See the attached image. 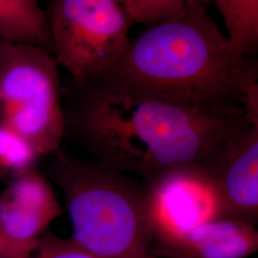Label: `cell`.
Segmentation results:
<instances>
[{
  "instance_id": "cell-17",
  "label": "cell",
  "mask_w": 258,
  "mask_h": 258,
  "mask_svg": "<svg viewBox=\"0 0 258 258\" xmlns=\"http://www.w3.org/2000/svg\"><path fill=\"white\" fill-rule=\"evenodd\" d=\"M118 1H120V0H118Z\"/></svg>"
},
{
  "instance_id": "cell-15",
  "label": "cell",
  "mask_w": 258,
  "mask_h": 258,
  "mask_svg": "<svg viewBox=\"0 0 258 258\" xmlns=\"http://www.w3.org/2000/svg\"><path fill=\"white\" fill-rule=\"evenodd\" d=\"M37 245L15 241L0 227V258H31Z\"/></svg>"
},
{
  "instance_id": "cell-12",
  "label": "cell",
  "mask_w": 258,
  "mask_h": 258,
  "mask_svg": "<svg viewBox=\"0 0 258 258\" xmlns=\"http://www.w3.org/2000/svg\"><path fill=\"white\" fill-rule=\"evenodd\" d=\"M39 155L26 139L0 124V176L16 177L33 169Z\"/></svg>"
},
{
  "instance_id": "cell-7",
  "label": "cell",
  "mask_w": 258,
  "mask_h": 258,
  "mask_svg": "<svg viewBox=\"0 0 258 258\" xmlns=\"http://www.w3.org/2000/svg\"><path fill=\"white\" fill-rule=\"evenodd\" d=\"M153 257L246 258L258 249V231L247 222L213 218L183 231H155Z\"/></svg>"
},
{
  "instance_id": "cell-9",
  "label": "cell",
  "mask_w": 258,
  "mask_h": 258,
  "mask_svg": "<svg viewBox=\"0 0 258 258\" xmlns=\"http://www.w3.org/2000/svg\"><path fill=\"white\" fill-rule=\"evenodd\" d=\"M151 187L155 231H183L213 218L212 191L197 176H171Z\"/></svg>"
},
{
  "instance_id": "cell-3",
  "label": "cell",
  "mask_w": 258,
  "mask_h": 258,
  "mask_svg": "<svg viewBox=\"0 0 258 258\" xmlns=\"http://www.w3.org/2000/svg\"><path fill=\"white\" fill-rule=\"evenodd\" d=\"M50 156L48 177L64 197L71 239L102 258H154L156 210L150 184L61 149Z\"/></svg>"
},
{
  "instance_id": "cell-1",
  "label": "cell",
  "mask_w": 258,
  "mask_h": 258,
  "mask_svg": "<svg viewBox=\"0 0 258 258\" xmlns=\"http://www.w3.org/2000/svg\"><path fill=\"white\" fill-rule=\"evenodd\" d=\"M64 136L96 160L150 185L200 172L222 142L252 120L239 105L201 109L72 82Z\"/></svg>"
},
{
  "instance_id": "cell-11",
  "label": "cell",
  "mask_w": 258,
  "mask_h": 258,
  "mask_svg": "<svg viewBox=\"0 0 258 258\" xmlns=\"http://www.w3.org/2000/svg\"><path fill=\"white\" fill-rule=\"evenodd\" d=\"M233 54L245 59L258 45V0H213Z\"/></svg>"
},
{
  "instance_id": "cell-2",
  "label": "cell",
  "mask_w": 258,
  "mask_h": 258,
  "mask_svg": "<svg viewBox=\"0 0 258 258\" xmlns=\"http://www.w3.org/2000/svg\"><path fill=\"white\" fill-rule=\"evenodd\" d=\"M207 4L186 0L175 16L130 39L117 60L91 81L117 92L186 107H243L251 61L233 54Z\"/></svg>"
},
{
  "instance_id": "cell-13",
  "label": "cell",
  "mask_w": 258,
  "mask_h": 258,
  "mask_svg": "<svg viewBox=\"0 0 258 258\" xmlns=\"http://www.w3.org/2000/svg\"><path fill=\"white\" fill-rule=\"evenodd\" d=\"M186 0H120L130 21L152 25L169 19L184 8Z\"/></svg>"
},
{
  "instance_id": "cell-8",
  "label": "cell",
  "mask_w": 258,
  "mask_h": 258,
  "mask_svg": "<svg viewBox=\"0 0 258 258\" xmlns=\"http://www.w3.org/2000/svg\"><path fill=\"white\" fill-rule=\"evenodd\" d=\"M62 213L50 182L35 168L12 178L0 194V227L20 243L37 244Z\"/></svg>"
},
{
  "instance_id": "cell-16",
  "label": "cell",
  "mask_w": 258,
  "mask_h": 258,
  "mask_svg": "<svg viewBox=\"0 0 258 258\" xmlns=\"http://www.w3.org/2000/svg\"><path fill=\"white\" fill-rule=\"evenodd\" d=\"M205 1H206V2H209V1H210V0H205Z\"/></svg>"
},
{
  "instance_id": "cell-5",
  "label": "cell",
  "mask_w": 258,
  "mask_h": 258,
  "mask_svg": "<svg viewBox=\"0 0 258 258\" xmlns=\"http://www.w3.org/2000/svg\"><path fill=\"white\" fill-rule=\"evenodd\" d=\"M51 54L72 82L97 79L130 41L132 22L118 0H51Z\"/></svg>"
},
{
  "instance_id": "cell-14",
  "label": "cell",
  "mask_w": 258,
  "mask_h": 258,
  "mask_svg": "<svg viewBox=\"0 0 258 258\" xmlns=\"http://www.w3.org/2000/svg\"><path fill=\"white\" fill-rule=\"evenodd\" d=\"M31 258H102L71 239H61L53 234L42 235Z\"/></svg>"
},
{
  "instance_id": "cell-4",
  "label": "cell",
  "mask_w": 258,
  "mask_h": 258,
  "mask_svg": "<svg viewBox=\"0 0 258 258\" xmlns=\"http://www.w3.org/2000/svg\"><path fill=\"white\" fill-rule=\"evenodd\" d=\"M58 68L45 48L0 39V124L26 139L40 157L60 150L64 137Z\"/></svg>"
},
{
  "instance_id": "cell-10",
  "label": "cell",
  "mask_w": 258,
  "mask_h": 258,
  "mask_svg": "<svg viewBox=\"0 0 258 258\" xmlns=\"http://www.w3.org/2000/svg\"><path fill=\"white\" fill-rule=\"evenodd\" d=\"M0 39L45 48L51 53L47 13L38 0H0Z\"/></svg>"
},
{
  "instance_id": "cell-6",
  "label": "cell",
  "mask_w": 258,
  "mask_h": 258,
  "mask_svg": "<svg viewBox=\"0 0 258 258\" xmlns=\"http://www.w3.org/2000/svg\"><path fill=\"white\" fill-rule=\"evenodd\" d=\"M199 178L212 191L213 218H231L255 225L258 121L244 123L225 139L202 168Z\"/></svg>"
}]
</instances>
